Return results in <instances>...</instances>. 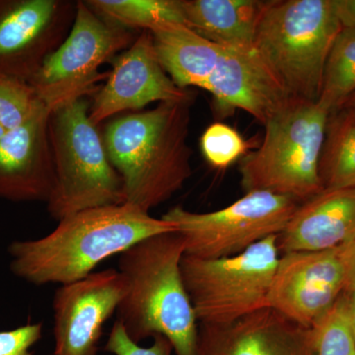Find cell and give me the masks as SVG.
I'll return each mask as SVG.
<instances>
[{"label":"cell","mask_w":355,"mask_h":355,"mask_svg":"<svg viewBox=\"0 0 355 355\" xmlns=\"http://www.w3.org/2000/svg\"><path fill=\"white\" fill-rule=\"evenodd\" d=\"M170 232H177L171 223L130 203L81 210L60 219L44 237L11 242L9 268L34 286H65L86 279L103 261L142 240Z\"/></svg>","instance_id":"cell-1"},{"label":"cell","mask_w":355,"mask_h":355,"mask_svg":"<svg viewBox=\"0 0 355 355\" xmlns=\"http://www.w3.org/2000/svg\"><path fill=\"white\" fill-rule=\"evenodd\" d=\"M193 100L160 103L149 111L116 119L107 128L103 140L123 180L125 202L149 214L190 179Z\"/></svg>","instance_id":"cell-2"},{"label":"cell","mask_w":355,"mask_h":355,"mask_svg":"<svg viewBox=\"0 0 355 355\" xmlns=\"http://www.w3.org/2000/svg\"><path fill=\"white\" fill-rule=\"evenodd\" d=\"M184 254L178 232L146 238L121 254L127 289L116 321L135 343L164 336L176 355H196L198 322L182 275Z\"/></svg>","instance_id":"cell-3"},{"label":"cell","mask_w":355,"mask_h":355,"mask_svg":"<svg viewBox=\"0 0 355 355\" xmlns=\"http://www.w3.org/2000/svg\"><path fill=\"white\" fill-rule=\"evenodd\" d=\"M342 29L335 0H272L261 13L254 49L292 99L318 102Z\"/></svg>","instance_id":"cell-4"},{"label":"cell","mask_w":355,"mask_h":355,"mask_svg":"<svg viewBox=\"0 0 355 355\" xmlns=\"http://www.w3.org/2000/svg\"><path fill=\"white\" fill-rule=\"evenodd\" d=\"M330 116L318 102L293 99L266 121L260 146L240 162L245 191H268L299 203L321 193L320 162Z\"/></svg>","instance_id":"cell-5"},{"label":"cell","mask_w":355,"mask_h":355,"mask_svg":"<svg viewBox=\"0 0 355 355\" xmlns=\"http://www.w3.org/2000/svg\"><path fill=\"white\" fill-rule=\"evenodd\" d=\"M89 111L81 98L53 110L49 118L55 178L46 205L58 221L81 210L125 202L123 180Z\"/></svg>","instance_id":"cell-6"},{"label":"cell","mask_w":355,"mask_h":355,"mask_svg":"<svg viewBox=\"0 0 355 355\" xmlns=\"http://www.w3.org/2000/svg\"><path fill=\"white\" fill-rule=\"evenodd\" d=\"M277 239L270 236L227 258L184 254L182 275L198 324L232 323L268 307L279 259Z\"/></svg>","instance_id":"cell-7"},{"label":"cell","mask_w":355,"mask_h":355,"mask_svg":"<svg viewBox=\"0 0 355 355\" xmlns=\"http://www.w3.org/2000/svg\"><path fill=\"white\" fill-rule=\"evenodd\" d=\"M299 205L286 196L254 191L216 211L196 214L179 205L161 218L182 236L187 256L227 258L266 237L279 235Z\"/></svg>","instance_id":"cell-8"},{"label":"cell","mask_w":355,"mask_h":355,"mask_svg":"<svg viewBox=\"0 0 355 355\" xmlns=\"http://www.w3.org/2000/svg\"><path fill=\"white\" fill-rule=\"evenodd\" d=\"M130 30L105 20L85 1L76 2L69 36L29 83L51 111L85 98L109 76L99 67L135 41Z\"/></svg>","instance_id":"cell-9"},{"label":"cell","mask_w":355,"mask_h":355,"mask_svg":"<svg viewBox=\"0 0 355 355\" xmlns=\"http://www.w3.org/2000/svg\"><path fill=\"white\" fill-rule=\"evenodd\" d=\"M355 240L316 252L282 254L268 296V307L312 328L345 292Z\"/></svg>","instance_id":"cell-10"},{"label":"cell","mask_w":355,"mask_h":355,"mask_svg":"<svg viewBox=\"0 0 355 355\" xmlns=\"http://www.w3.org/2000/svg\"><path fill=\"white\" fill-rule=\"evenodd\" d=\"M76 3L0 0V74L30 80L69 36Z\"/></svg>","instance_id":"cell-11"},{"label":"cell","mask_w":355,"mask_h":355,"mask_svg":"<svg viewBox=\"0 0 355 355\" xmlns=\"http://www.w3.org/2000/svg\"><path fill=\"white\" fill-rule=\"evenodd\" d=\"M125 289L123 275L114 268L60 286L53 299V355H98L105 324Z\"/></svg>","instance_id":"cell-12"},{"label":"cell","mask_w":355,"mask_h":355,"mask_svg":"<svg viewBox=\"0 0 355 355\" xmlns=\"http://www.w3.org/2000/svg\"><path fill=\"white\" fill-rule=\"evenodd\" d=\"M190 99H193L191 93L178 87L161 67L150 32L142 31L116 58L108 81L90 107L89 119L98 125L114 114L144 108L150 103Z\"/></svg>","instance_id":"cell-13"},{"label":"cell","mask_w":355,"mask_h":355,"mask_svg":"<svg viewBox=\"0 0 355 355\" xmlns=\"http://www.w3.org/2000/svg\"><path fill=\"white\" fill-rule=\"evenodd\" d=\"M196 355H316V336L266 307L232 323L198 324Z\"/></svg>","instance_id":"cell-14"},{"label":"cell","mask_w":355,"mask_h":355,"mask_svg":"<svg viewBox=\"0 0 355 355\" xmlns=\"http://www.w3.org/2000/svg\"><path fill=\"white\" fill-rule=\"evenodd\" d=\"M51 110L39 109L0 139V198L46 202L55 186V163L49 135Z\"/></svg>","instance_id":"cell-15"},{"label":"cell","mask_w":355,"mask_h":355,"mask_svg":"<svg viewBox=\"0 0 355 355\" xmlns=\"http://www.w3.org/2000/svg\"><path fill=\"white\" fill-rule=\"evenodd\" d=\"M205 90L222 114L241 109L263 125L293 100L254 46L223 48Z\"/></svg>","instance_id":"cell-16"},{"label":"cell","mask_w":355,"mask_h":355,"mask_svg":"<svg viewBox=\"0 0 355 355\" xmlns=\"http://www.w3.org/2000/svg\"><path fill=\"white\" fill-rule=\"evenodd\" d=\"M355 240V187L324 189L300 203L277 235L279 253L316 252Z\"/></svg>","instance_id":"cell-17"},{"label":"cell","mask_w":355,"mask_h":355,"mask_svg":"<svg viewBox=\"0 0 355 355\" xmlns=\"http://www.w3.org/2000/svg\"><path fill=\"white\" fill-rule=\"evenodd\" d=\"M150 34L158 62L178 87L205 89L223 48L184 24L164 26Z\"/></svg>","instance_id":"cell-18"},{"label":"cell","mask_w":355,"mask_h":355,"mask_svg":"<svg viewBox=\"0 0 355 355\" xmlns=\"http://www.w3.org/2000/svg\"><path fill=\"white\" fill-rule=\"evenodd\" d=\"M188 27L222 48H253L266 1L181 0Z\"/></svg>","instance_id":"cell-19"},{"label":"cell","mask_w":355,"mask_h":355,"mask_svg":"<svg viewBox=\"0 0 355 355\" xmlns=\"http://www.w3.org/2000/svg\"><path fill=\"white\" fill-rule=\"evenodd\" d=\"M105 20L125 29L153 32L171 24L187 25L181 0H88Z\"/></svg>","instance_id":"cell-20"},{"label":"cell","mask_w":355,"mask_h":355,"mask_svg":"<svg viewBox=\"0 0 355 355\" xmlns=\"http://www.w3.org/2000/svg\"><path fill=\"white\" fill-rule=\"evenodd\" d=\"M355 94V29L343 28L334 42L318 104L333 114L345 108Z\"/></svg>","instance_id":"cell-21"},{"label":"cell","mask_w":355,"mask_h":355,"mask_svg":"<svg viewBox=\"0 0 355 355\" xmlns=\"http://www.w3.org/2000/svg\"><path fill=\"white\" fill-rule=\"evenodd\" d=\"M320 175L324 190L355 187V121L347 114L329 120Z\"/></svg>","instance_id":"cell-22"},{"label":"cell","mask_w":355,"mask_h":355,"mask_svg":"<svg viewBox=\"0 0 355 355\" xmlns=\"http://www.w3.org/2000/svg\"><path fill=\"white\" fill-rule=\"evenodd\" d=\"M343 292L331 309L312 327L316 336V355H355V340Z\"/></svg>","instance_id":"cell-23"},{"label":"cell","mask_w":355,"mask_h":355,"mask_svg":"<svg viewBox=\"0 0 355 355\" xmlns=\"http://www.w3.org/2000/svg\"><path fill=\"white\" fill-rule=\"evenodd\" d=\"M43 106L28 81L0 74V125L6 132L20 127Z\"/></svg>","instance_id":"cell-24"},{"label":"cell","mask_w":355,"mask_h":355,"mask_svg":"<svg viewBox=\"0 0 355 355\" xmlns=\"http://www.w3.org/2000/svg\"><path fill=\"white\" fill-rule=\"evenodd\" d=\"M251 147L237 130L223 123H212L200 139L205 160L219 170L226 169L244 157Z\"/></svg>","instance_id":"cell-25"},{"label":"cell","mask_w":355,"mask_h":355,"mask_svg":"<svg viewBox=\"0 0 355 355\" xmlns=\"http://www.w3.org/2000/svg\"><path fill=\"white\" fill-rule=\"evenodd\" d=\"M104 349L113 355H171L172 343L164 336H154L150 347L133 342L120 322H114Z\"/></svg>","instance_id":"cell-26"},{"label":"cell","mask_w":355,"mask_h":355,"mask_svg":"<svg viewBox=\"0 0 355 355\" xmlns=\"http://www.w3.org/2000/svg\"><path fill=\"white\" fill-rule=\"evenodd\" d=\"M43 336V323H29L0 331V355H34L33 347Z\"/></svg>","instance_id":"cell-27"},{"label":"cell","mask_w":355,"mask_h":355,"mask_svg":"<svg viewBox=\"0 0 355 355\" xmlns=\"http://www.w3.org/2000/svg\"><path fill=\"white\" fill-rule=\"evenodd\" d=\"M335 4L343 27L355 29V0H335Z\"/></svg>","instance_id":"cell-28"},{"label":"cell","mask_w":355,"mask_h":355,"mask_svg":"<svg viewBox=\"0 0 355 355\" xmlns=\"http://www.w3.org/2000/svg\"><path fill=\"white\" fill-rule=\"evenodd\" d=\"M345 293L347 294V295H355V247L354 253H352V260H350Z\"/></svg>","instance_id":"cell-29"},{"label":"cell","mask_w":355,"mask_h":355,"mask_svg":"<svg viewBox=\"0 0 355 355\" xmlns=\"http://www.w3.org/2000/svg\"><path fill=\"white\" fill-rule=\"evenodd\" d=\"M347 313H349V321L350 329L355 340V295H347Z\"/></svg>","instance_id":"cell-30"},{"label":"cell","mask_w":355,"mask_h":355,"mask_svg":"<svg viewBox=\"0 0 355 355\" xmlns=\"http://www.w3.org/2000/svg\"><path fill=\"white\" fill-rule=\"evenodd\" d=\"M345 113L350 120L355 121V94L350 98L349 101L345 106Z\"/></svg>","instance_id":"cell-31"},{"label":"cell","mask_w":355,"mask_h":355,"mask_svg":"<svg viewBox=\"0 0 355 355\" xmlns=\"http://www.w3.org/2000/svg\"><path fill=\"white\" fill-rule=\"evenodd\" d=\"M6 130H4V128H2L1 125H0V139H1V137H3V135H6Z\"/></svg>","instance_id":"cell-32"}]
</instances>
